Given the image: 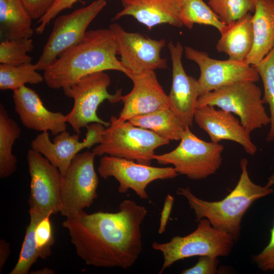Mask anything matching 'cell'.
<instances>
[{"instance_id":"1","label":"cell","mask_w":274,"mask_h":274,"mask_svg":"<svg viewBox=\"0 0 274 274\" xmlns=\"http://www.w3.org/2000/svg\"><path fill=\"white\" fill-rule=\"evenodd\" d=\"M147 214L145 207L125 199L116 213L83 211L66 218L62 225L87 265L127 269L142 252L141 226Z\"/></svg>"},{"instance_id":"2","label":"cell","mask_w":274,"mask_h":274,"mask_svg":"<svg viewBox=\"0 0 274 274\" xmlns=\"http://www.w3.org/2000/svg\"><path fill=\"white\" fill-rule=\"evenodd\" d=\"M117 54L115 37L109 29L87 31L83 40L66 50L45 69L43 77L47 86L63 89L90 74L114 70L126 74Z\"/></svg>"},{"instance_id":"3","label":"cell","mask_w":274,"mask_h":274,"mask_svg":"<svg viewBox=\"0 0 274 274\" xmlns=\"http://www.w3.org/2000/svg\"><path fill=\"white\" fill-rule=\"evenodd\" d=\"M248 161L243 158L240 160L241 174L234 188L223 199L208 201L196 197L188 187H179L177 194L184 196L190 208L193 210L196 221L206 218L213 227L231 236L234 241L240 234L242 219L254 201L267 196L273 189L254 183L248 171Z\"/></svg>"},{"instance_id":"4","label":"cell","mask_w":274,"mask_h":274,"mask_svg":"<svg viewBox=\"0 0 274 274\" xmlns=\"http://www.w3.org/2000/svg\"><path fill=\"white\" fill-rule=\"evenodd\" d=\"M110 122L103 131L100 143L92 150L96 155H108L151 165L155 149L169 143L153 131L128 121L118 123L114 116Z\"/></svg>"},{"instance_id":"5","label":"cell","mask_w":274,"mask_h":274,"mask_svg":"<svg viewBox=\"0 0 274 274\" xmlns=\"http://www.w3.org/2000/svg\"><path fill=\"white\" fill-rule=\"evenodd\" d=\"M196 229L184 236H174L165 243L154 242L153 249L162 253L163 262L159 273L176 262L194 256L217 258L229 255L234 239L229 234L212 226L209 220H200Z\"/></svg>"},{"instance_id":"6","label":"cell","mask_w":274,"mask_h":274,"mask_svg":"<svg viewBox=\"0 0 274 274\" xmlns=\"http://www.w3.org/2000/svg\"><path fill=\"white\" fill-rule=\"evenodd\" d=\"M261 95V90L255 82H238L199 96L196 109L213 106L235 114L241 124L251 132L270 122Z\"/></svg>"},{"instance_id":"7","label":"cell","mask_w":274,"mask_h":274,"mask_svg":"<svg viewBox=\"0 0 274 274\" xmlns=\"http://www.w3.org/2000/svg\"><path fill=\"white\" fill-rule=\"evenodd\" d=\"M180 143L173 150L153 159L161 165H173L178 174L192 180L203 179L214 174L222 162L224 146L221 144L206 142L193 134L186 127Z\"/></svg>"},{"instance_id":"8","label":"cell","mask_w":274,"mask_h":274,"mask_svg":"<svg viewBox=\"0 0 274 274\" xmlns=\"http://www.w3.org/2000/svg\"><path fill=\"white\" fill-rule=\"evenodd\" d=\"M111 84L109 75L105 71L90 74L75 84L63 89L64 95L74 99L71 111L65 115V121L75 133L81 134V129L92 123H99L107 127L110 122L105 121L97 115V110L105 100L115 104L122 99L121 89L114 94L107 89Z\"/></svg>"},{"instance_id":"9","label":"cell","mask_w":274,"mask_h":274,"mask_svg":"<svg viewBox=\"0 0 274 274\" xmlns=\"http://www.w3.org/2000/svg\"><path fill=\"white\" fill-rule=\"evenodd\" d=\"M106 5V0H96L86 7L56 18L42 53L35 64L37 70L44 71L60 55L80 43L89 25Z\"/></svg>"},{"instance_id":"10","label":"cell","mask_w":274,"mask_h":274,"mask_svg":"<svg viewBox=\"0 0 274 274\" xmlns=\"http://www.w3.org/2000/svg\"><path fill=\"white\" fill-rule=\"evenodd\" d=\"M96 156L93 151L78 153L63 176L60 212L62 216L70 217L84 211L97 197L99 180L94 165Z\"/></svg>"},{"instance_id":"11","label":"cell","mask_w":274,"mask_h":274,"mask_svg":"<svg viewBox=\"0 0 274 274\" xmlns=\"http://www.w3.org/2000/svg\"><path fill=\"white\" fill-rule=\"evenodd\" d=\"M104 179L112 177L119 183L118 192L125 193L131 189L143 199L149 198L146 188L157 180L173 179L179 175L174 167H155L133 160L104 155L97 167Z\"/></svg>"},{"instance_id":"12","label":"cell","mask_w":274,"mask_h":274,"mask_svg":"<svg viewBox=\"0 0 274 274\" xmlns=\"http://www.w3.org/2000/svg\"><path fill=\"white\" fill-rule=\"evenodd\" d=\"M109 29L115 37L120 60L129 72L140 74L167 68L166 60L160 55L166 44L165 39L155 40L127 32L116 23L111 24Z\"/></svg>"},{"instance_id":"13","label":"cell","mask_w":274,"mask_h":274,"mask_svg":"<svg viewBox=\"0 0 274 274\" xmlns=\"http://www.w3.org/2000/svg\"><path fill=\"white\" fill-rule=\"evenodd\" d=\"M26 159L30 177L29 208L45 216L60 212L62 175L57 167L33 149L28 151Z\"/></svg>"},{"instance_id":"14","label":"cell","mask_w":274,"mask_h":274,"mask_svg":"<svg viewBox=\"0 0 274 274\" xmlns=\"http://www.w3.org/2000/svg\"><path fill=\"white\" fill-rule=\"evenodd\" d=\"M184 52L186 58L194 61L199 67L200 73L197 82L200 96L236 83H255L259 80L255 68L245 62L214 59L206 52L189 46L185 47Z\"/></svg>"},{"instance_id":"15","label":"cell","mask_w":274,"mask_h":274,"mask_svg":"<svg viewBox=\"0 0 274 274\" xmlns=\"http://www.w3.org/2000/svg\"><path fill=\"white\" fill-rule=\"evenodd\" d=\"M99 123L86 126L85 138L79 141L80 134H71L66 130L55 135L51 142L48 132H42L33 140L30 146L43 155L64 176L75 156L84 148L89 149L99 144L105 128Z\"/></svg>"},{"instance_id":"16","label":"cell","mask_w":274,"mask_h":274,"mask_svg":"<svg viewBox=\"0 0 274 274\" xmlns=\"http://www.w3.org/2000/svg\"><path fill=\"white\" fill-rule=\"evenodd\" d=\"M172 64V83L168 95V107L178 116L183 126L191 127L197 100L200 96L197 80L188 76L182 61L183 47L179 42L167 45Z\"/></svg>"},{"instance_id":"17","label":"cell","mask_w":274,"mask_h":274,"mask_svg":"<svg viewBox=\"0 0 274 274\" xmlns=\"http://www.w3.org/2000/svg\"><path fill=\"white\" fill-rule=\"evenodd\" d=\"M126 75L133 83L130 92L122 96L123 108L116 121L122 123L135 116L168 108V95L160 84L155 71Z\"/></svg>"},{"instance_id":"18","label":"cell","mask_w":274,"mask_h":274,"mask_svg":"<svg viewBox=\"0 0 274 274\" xmlns=\"http://www.w3.org/2000/svg\"><path fill=\"white\" fill-rule=\"evenodd\" d=\"M194 120L208 134L211 142L231 141L241 145L249 155L256 153L257 147L251 139L250 132L232 113L207 105L195 110Z\"/></svg>"},{"instance_id":"19","label":"cell","mask_w":274,"mask_h":274,"mask_svg":"<svg viewBox=\"0 0 274 274\" xmlns=\"http://www.w3.org/2000/svg\"><path fill=\"white\" fill-rule=\"evenodd\" d=\"M13 99L15 110L26 128L42 132L49 131L53 135L66 130L65 115L48 110L35 90L23 86L13 91Z\"/></svg>"},{"instance_id":"20","label":"cell","mask_w":274,"mask_h":274,"mask_svg":"<svg viewBox=\"0 0 274 274\" xmlns=\"http://www.w3.org/2000/svg\"><path fill=\"white\" fill-rule=\"evenodd\" d=\"M123 9L112 19L131 16L151 29L156 25L168 24L183 26L178 15L177 0H121Z\"/></svg>"},{"instance_id":"21","label":"cell","mask_w":274,"mask_h":274,"mask_svg":"<svg viewBox=\"0 0 274 274\" xmlns=\"http://www.w3.org/2000/svg\"><path fill=\"white\" fill-rule=\"evenodd\" d=\"M254 41L245 62L254 65L259 62L274 46V0H252Z\"/></svg>"},{"instance_id":"22","label":"cell","mask_w":274,"mask_h":274,"mask_svg":"<svg viewBox=\"0 0 274 274\" xmlns=\"http://www.w3.org/2000/svg\"><path fill=\"white\" fill-rule=\"evenodd\" d=\"M252 17L251 13H248L225 25L220 32L221 37L216 46L217 50L227 54L230 60L245 62L253 45Z\"/></svg>"},{"instance_id":"23","label":"cell","mask_w":274,"mask_h":274,"mask_svg":"<svg viewBox=\"0 0 274 274\" xmlns=\"http://www.w3.org/2000/svg\"><path fill=\"white\" fill-rule=\"evenodd\" d=\"M32 20L21 0H0V31L6 40L31 38Z\"/></svg>"},{"instance_id":"24","label":"cell","mask_w":274,"mask_h":274,"mask_svg":"<svg viewBox=\"0 0 274 274\" xmlns=\"http://www.w3.org/2000/svg\"><path fill=\"white\" fill-rule=\"evenodd\" d=\"M128 121L169 141L180 140L185 129L178 116L169 107L134 117Z\"/></svg>"},{"instance_id":"25","label":"cell","mask_w":274,"mask_h":274,"mask_svg":"<svg viewBox=\"0 0 274 274\" xmlns=\"http://www.w3.org/2000/svg\"><path fill=\"white\" fill-rule=\"evenodd\" d=\"M21 128L10 117L4 105H0V178L12 175L16 170L17 159L12 149L16 140L19 138Z\"/></svg>"},{"instance_id":"26","label":"cell","mask_w":274,"mask_h":274,"mask_svg":"<svg viewBox=\"0 0 274 274\" xmlns=\"http://www.w3.org/2000/svg\"><path fill=\"white\" fill-rule=\"evenodd\" d=\"M177 1L179 18L188 28L199 24L212 26L220 32L225 25L203 0Z\"/></svg>"},{"instance_id":"27","label":"cell","mask_w":274,"mask_h":274,"mask_svg":"<svg viewBox=\"0 0 274 274\" xmlns=\"http://www.w3.org/2000/svg\"><path fill=\"white\" fill-rule=\"evenodd\" d=\"M35 64L26 63L17 65L0 64V89H18L26 84H39L44 81Z\"/></svg>"},{"instance_id":"28","label":"cell","mask_w":274,"mask_h":274,"mask_svg":"<svg viewBox=\"0 0 274 274\" xmlns=\"http://www.w3.org/2000/svg\"><path fill=\"white\" fill-rule=\"evenodd\" d=\"M30 222L26 228L18 261L10 274H27L31 266L39 258L35 241V229L38 223L45 216L36 210H29Z\"/></svg>"},{"instance_id":"29","label":"cell","mask_w":274,"mask_h":274,"mask_svg":"<svg viewBox=\"0 0 274 274\" xmlns=\"http://www.w3.org/2000/svg\"><path fill=\"white\" fill-rule=\"evenodd\" d=\"M261 79L264 95L262 100L268 104L270 110V127L266 136L268 142L274 141V46L257 64L252 65Z\"/></svg>"},{"instance_id":"30","label":"cell","mask_w":274,"mask_h":274,"mask_svg":"<svg viewBox=\"0 0 274 274\" xmlns=\"http://www.w3.org/2000/svg\"><path fill=\"white\" fill-rule=\"evenodd\" d=\"M208 5L225 25L255 10L252 0H208Z\"/></svg>"},{"instance_id":"31","label":"cell","mask_w":274,"mask_h":274,"mask_svg":"<svg viewBox=\"0 0 274 274\" xmlns=\"http://www.w3.org/2000/svg\"><path fill=\"white\" fill-rule=\"evenodd\" d=\"M33 48L31 38L5 40L0 43V64L17 65L30 63L32 58L28 53Z\"/></svg>"},{"instance_id":"32","label":"cell","mask_w":274,"mask_h":274,"mask_svg":"<svg viewBox=\"0 0 274 274\" xmlns=\"http://www.w3.org/2000/svg\"><path fill=\"white\" fill-rule=\"evenodd\" d=\"M51 215L43 218L37 224L35 229V241L39 258L45 259L51 254V247L55 239L53 236Z\"/></svg>"},{"instance_id":"33","label":"cell","mask_w":274,"mask_h":274,"mask_svg":"<svg viewBox=\"0 0 274 274\" xmlns=\"http://www.w3.org/2000/svg\"><path fill=\"white\" fill-rule=\"evenodd\" d=\"M79 0H56L47 13L38 20L39 25L35 28L37 35L42 34L50 21L62 11L72 7Z\"/></svg>"},{"instance_id":"34","label":"cell","mask_w":274,"mask_h":274,"mask_svg":"<svg viewBox=\"0 0 274 274\" xmlns=\"http://www.w3.org/2000/svg\"><path fill=\"white\" fill-rule=\"evenodd\" d=\"M253 260L263 271L274 270V223L270 229L268 244L260 253L253 257Z\"/></svg>"},{"instance_id":"35","label":"cell","mask_w":274,"mask_h":274,"mask_svg":"<svg viewBox=\"0 0 274 274\" xmlns=\"http://www.w3.org/2000/svg\"><path fill=\"white\" fill-rule=\"evenodd\" d=\"M217 258L209 256H199L198 262L192 267L182 271V274H215L218 271Z\"/></svg>"},{"instance_id":"36","label":"cell","mask_w":274,"mask_h":274,"mask_svg":"<svg viewBox=\"0 0 274 274\" xmlns=\"http://www.w3.org/2000/svg\"><path fill=\"white\" fill-rule=\"evenodd\" d=\"M32 19H40L56 0H21Z\"/></svg>"},{"instance_id":"37","label":"cell","mask_w":274,"mask_h":274,"mask_svg":"<svg viewBox=\"0 0 274 274\" xmlns=\"http://www.w3.org/2000/svg\"><path fill=\"white\" fill-rule=\"evenodd\" d=\"M174 197L168 194L164 199L162 210L161 213L158 233L162 234L165 231L166 226L169 219L172 209L174 204Z\"/></svg>"},{"instance_id":"38","label":"cell","mask_w":274,"mask_h":274,"mask_svg":"<svg viewBox=\"0 0 274 274\" xmlns=\"http://www.w3.org/2000/svg\"><path fill=\"white\" fill-rule=\"evenodd\" d=\"M10 254V244L4 239L0 241V271H2Z\"/></svg>"},{"instance_id":"39","label":"cell","mask_w":274,"mask_h":274,"mask_svg":"<svg viewBox=\"0 0 274 274\" xmlns=\"http://www.w3.org/2000/svg\"><path fill=\"white\" fill-rule=\"evenodd\" d=\"M34 272H31V273L35 274H52L54 273L55 271L49 268H44L43 269L38 270L37 271H33Z\"/></svg>"},{"instance_id":"40","label":"cell","mask_w":274,"mask_h":274,"mask_svg":"<svg viewBox=\"0 0 274 274\" xmlns=\"http://www.w3.org/2000/svg\"><path fill=\"white\" fill-rule=\"evenodd\" d=\"M266 185L270 187L274 186V172L268 178Z\"/></svg>"}]
</instances>
